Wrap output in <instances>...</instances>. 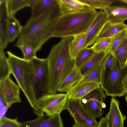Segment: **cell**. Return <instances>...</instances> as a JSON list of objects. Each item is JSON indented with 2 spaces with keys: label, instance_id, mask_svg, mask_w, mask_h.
Listing matches in <instances>:
<instances>
[{
  "label": "cell",
  "instance_id": "cell-11",
  "mask_svg": "<svg viewBox=\"0 0 127 127\" xmlns=\"http://www.w3.org/2000/svg\"><path fill=\"white\" fill-rule=\"evenodd\" d=\"M109 21L107 15L104 11L98 12L86 32L85 47L93 45L98 39L104 27Z\"/></svg>",
  "mask_w": 127,
  "mask_h": 127
},
{
  "label": "cell",
  "instance_id": "cell-3",
  "mask_svg": "<svg viewBox=\"0 0 127 127\" xmlns=\"http://www.w3.org/2000/svg\"><path fill=\"white\" fill-rule=\"evenodd\" d=\"M60 14L58 6L37 17L30 18L23 27L15 46L18 48L27 45L36 51H39L44 44L52 38L53 20Z\"/></svg>",
  "mask_w": 127,
  "mask_h": 127
},
{
  "label": "cell",
  "instance_id": "cell-10",
  "mask_svg": "<svg viewBox=\"0 0 127 127\" xmlns=\"http://www.w3.org/2000/svg\"><path fill=\"white\" fill-rule=\"evenodd\" d=\"M21 89L10 76L0 81V93L4 96L8 109L13 104L22 102L20 96Z\"/></svg>",
  "mask_w": 127,
  "mask_h": 127
},
{
  "label": "cell",
  "instance_id": "cell-8",
  "mask_svg": "<svg viewBox=\"0 0 127 127\" xmlns=\"http://www.w3.org/2000/svg\"><path fill=\"white\" fill-rule=\"evenodd\" d=\"M106 95L100 87L87 94L81 99L84 106L95 118L100 117L106 106L104 101Z\"/></svg>",
  "mask_w": 127,
  "mask_h": 127
},
{
  "label": "cell",
  "instance_id": "cell-39",
  "mask_svg": "<svg viewBox=\"0 0 127 127\" xmlns=\"http://www.w3.org/2000/svg\"><path fill=\"white\" fill-rule=\"evenodd\" d=\"M119 1H121L124 2L125 3L127 4V0H119Z\"/></svg>",
  "mask_w": 127,
  "mask_h": 127
},
{
  "label": "cell",
  "instance_id": "cell-35",
  "mask_svg": "<svg viewBox=\"0 0 127 127\" xmlns=\"http://www.w3.org/2000/svg\"><path fill=\"white\" fill-rule=\"evenodd\" d=\"M0 118L5 117L8 109L4 99V95L0 94Z\"/></svg>",
  "mask_w": 127,
  "mask_h": 127
},
{
  "label": "cell",
  "instance_id": "cell-12",
  "mask_svg": "<svg viewBox=\"0 0 127 127\" xmlns=\"http://www.w3.org/2000/svg\"><path fill=\"white\" fill-rule=\"evenodd\" d=\"M47 117L38 116L34 119L21 123L20 127H64L60 114Z\"/></svg>",
  "mask_w": 127,
  "mask_h": 127
},
{
  "label": "cell",
  "instance_id": "cell-40",
  "mask_svg": "<svg viewBox=\"0 0 127 127\" xmlns=\"http://www.w3.org/2000/svg\"><path fill=\"white\" fill-rule=\"evenodd\" d=\"M126 65L127 66V63H126Z\"/></svg>",
  "mask_w": 127,
  "mask_h": 127
},
{
  "label": "cell",
  "instance_id": "cell-22",
  "mask_svg": "<svg viewBox=\"0 0 127 127\" xmlns=\"http://www.w3.org/2000/svg\"><path fill=\"white\" fill-rule=\"evenodd\" d=\"M58 6L57 0H40L31 8L30 18L37 17Z\"/></svg>",
  "mask_w": 127,
  "mask_h": 127
},
{
  "label": "cell",
  "instance_id": "cell-15",
  "mask_svg": "<svg viewBox=\"0 0 127 127\" xmlns=\"http://www.w3.org/2000/svg\"><path fill=\"white\" fill-rule=\"evenodd\" d=\"M101 87L99 83L91 82L74 86L66 93L69 99H81L93 90Z\"/></svg>",
  "mask_w": 127,
  "mask_h": 127
},
{
  "label": "cell",
  "instance_id": "cell-23",
  "mask_svg": "<svg viewBox=\"0 0 127 127\" xmlns=\"http://www.w3.org/2000/svg\"><path fill=\"white\" fill-rule=\"evenodd\" d=\"M23 27L14 16L8 15L7 31L9 42H13L20 35Z\"/></svg>",
  "mask_w": 127,
  "mask_h": 127
},
{
  "label": "cell",
  "instance_id": "cell-25",
  "mask_svg": "<svg viewBox=\"0 0 127 127\" xmlns=\"http://www.w3.org/2000/svg\"><path fill=\"white\" fill-rule=\"evenodd\" d=\"M86 39V32L73 37L69 46L70 53L72 59L74 60L78 54L85 48Z\"/></svg>",
  "mask_w": 127,
  "mask_h": 127
},
{
  "label": "cell",
  "instance_id": "cell-7",
  "mask_svg": "<svg viewBox=\"0 0 127 127\" xmlns=\"http://www.w3.org/2000/svg\"><path fill=\"white\" fill-rule=\"evenodd\" d=\"M68 99L66 93L47 94L39 99L38 104L46 116L50 117L56 114H60L63 110L66 109Z\"/></svg>",
  "mask_w": 127,
  "mask_h": 127
},
{
  "label": "cell",
  "instance_id": "cell-38",
  "mask_svg": "<svg viewBox=\"0 0 127 127\" xmlns=\"http://www.w3.org/2000/svg\"><path fill=\"white\" fill-rule=\"evenodd\" d=\"M72 127H86L80 125L76 123H75L73 124Z\"/></svg>",
  "mask_w": 127,
  "mask_h": 127
},
{
  "label": "cell",
  "instance_id": "cell-13",
  "mask_svg": "<svg viewBox=\"0 0 127 127\" xmlns=\"http://www.w3.org/2000/svg\"><path fill=\"white\" fill-rule=\"evenodd\" d=\"M105 117L108 120L109 127H124L126 117L120 110L119 101L114 97H111L109 110Z\"/></svg>",
  "mask_w": 127,
  "mask_h": 127
},
{
  "label": "cell",
  "instance_id": "cell-17",
  "mask_svg": "<svg viewBox=\"0 0 127 127\" xmlns=\"http://www.w3.org/2000/svg\"><path fill=\"white\" fill-rule=\"evenodd\" d=\"M108 53V52L96 53L79 69L82 76H85L100 65Z\"/></svg>",
  "mask_w": 127,
  "mask_h": 127
},
{
  "label": "cell",
  "instance_id": "cell-36",
  "mask_svg": "<svg viewBox=\"0 0 127 127\" xmlns=\"http://www.w3.org/2000/svg\"><path fill=\"white\" fill-rule=\"evenodd\" d=\"M96 127H109L108 120L106 117L101 119Z\"/></svg>",
  "mask_w": 127,
  "mask_h": 127
},
{
  "label": "cell",
  "instance_id": "cell-4",
  "mask_svg": "<svg viewBox=\"0 0 127 127\" xmlns=\"http://www.w3.org/2000/svg\"><path fill=\"white\" fill-rule=\"evenodd\" d=\"M98 12L87 7L80 11L60 14L54 21L52 37H73L86 32Z\"/></svg>",
  "mask_w": 127,
  "mask_h": 127
},
{
  "label": "cell",
  "instance_id": "cell-16",
  "mask_svg": "<svg viewBox=\"0 0 127 127\" xmlns=\"http://www.w3.org/2000/svg\"><path fill=\"white\" fill-rule=\"evenodd\" d=\"M60 14L77 12L87 7L80 0H57Z\"/></svg>",
  "mask_w": 127,
  "mask_h": 127
},
{
  "label": "cell",
  "instance_id": "cell-31",
  "mask_svg": "<svg viewBox=\"0 0 127 127\" xmlns=\"http://www.w3.org/2000/svg\"><path fill=\"white\" fill-rule=\"evenodd\" d=\"M127 36V29L122 31L112 37V39L109 47V53H112Z\"/></svg>",
  "mask_w": 127,
  "mask_h": 127
},
{
  "label": "cell",
  "instance_id": "cell-5",
  "mask_svg": "<svg viewBox=\"0 0 127 127\" xmlns=\"http://www.w3.org/2000/svg\"><path fill=\"white\" fill-rule=\"evenodd\" d=\"M127 70V66L122 69L118 61L110 71H103L101 88L108 96L121 97L125 94L122 82Z\"/></svg>",
  "mask_w": 127,
  "mask_h": 127
},
{
  "label": "cell",
  "instance_id": "cell-27",
  "mask_svg": "<svg viewBox=\"0 0 127 127\" xmlns=\"http://www.w3.org/2000/svg\"><path fill=\"white\" fill-rule=\"evenodd\" d=\"M96 53L91 47L85 48L78 54L75 59V67L79 69Z\"/></svg>",
  "mask_w": 127,
  "mask_h": 127
},
{
  "label": "cell",
  "instance_id": "cell-18",
  "mask_svg": "<svg viewBox=\"0 0 127 127\" xmlns=\"http://www.w3.org/2000/svg\"><path fill=\"white\" fill-rule=\"evenodd\" d=\"M106 13L109 21L113 23H124L127 20V8L110 6L103 10Z\"/></svg>",
  "mask_w": 127,
  "mask_h": 127
},
{
  "label": "cell",
  "instance_id": "cell-26",
  "mask_svg": "<svg viewBox=\"0 0 127 127\" xmlns=\"http://www.w3.org/2000/svg\"><path fill=\"white\" fill-rule=\"evenodd\" d=\"M112 53L119 63L121 68H124L127 62V36Z\"/></svg>",
  "mask_w": 127,
  "mask_h": 127
},
{
  "label": "cell",
  "instance_id": "cell-6",
  "mask_svg": "<svg viewBox=\"0 0 127 127\" xmlns=\"http://www.w3.org/2000/svg\"><path fill=\"white\" fill-rule=\"evenodd\" d=\"M66 109L74 119L75 123L86 127H96L98 124L95 117L84 106L81 99H68Z\"/></svg>",
  "mask_w": 127,
  "mask_h": 127
},
{
  "label": "cell",
  "instance_id": "cell-33",
  "mask_svg": "<svg viewBox=\"0 0 127 127\" xmlns=\"http://www.w3.org/2000/svg\"><path fill=\"white\" fill-rule=\"evenodd\" d=\"M17 118L12 119L4 117L0 118V127H20Z\"/></svg>",
  "mask_w": 127,
  "mask_h": 127
},
{
  "label": "cell",
  "instance_id": "cell-9",
  "mask_svg": "<svg viewBox=\"0 0 127 127\" xmlns=\"http://www.w3.org/2000/svg\"><path fill=\"white\" fill-rule=\"evenodd\" d=\"M7 60L11 74L16 80L30 105L32 103L31 99L26 90L22 75L21 59L20 57L9 51H7Z\"/></svg>",
  "mask_w": 127,
  "mask_h": 127
},
{
  "label": "cell",
  "instance_id": "cell-34",
  "mask_svg": "<svg viewBox=\"0 0 127 127\" xmlns=\"http://www.w3.org/2000/svg\"><path fill=\"white\" fill-rule=\"evenodd\" d=\"M117 62V61L113 54L108 53L106 56L103 71L107 72L110 71L115 67Z\"/></svg>",
  "mask_w": 127,
  "mask_h": 127
},
{
  "label": "cell",
  "instance_id": "cell-29",
  "mask_svg": "<svg viewBox=\"0 0 127 127\" xmlns=\"http://www.w3.org/2000/svg\"><path fill=\"white\" fill-rule=\"evenodd\" d=\"M11 74L7 58L4 50L0 49V81L4 80Z\"/></svg>",
  "mask_w": 127,
  "mask_h": 127
},
{
  "label": "cell",
  "instance_id": "cell-32",
  "mask_svg": "<svg viewBox=\"0 0 127 127\" xmlns=\"http://www.w3.org/2000/svg\"><path fill=\"white\" fill-rule=\"evenodd\" d=\"M22 51L24 59L30 60L36 57V51L31 46L24 45L18 47Z\"/></svg>",
  "mask_w": 127,
  "mask_h": 127
},
{
  "label": "cell",
  "instance_id": "cell-20",
  "mask_svg": "<svg viewBox=\"0 0 127 127\" xmlns=\"http://www.w3.org/2000/svg\"><path fill=\"white\" fill-rule=\"evenodd\" d=\"M83 77L79 69L74 67L63 81L58 92L66 93Z\"/></svg>",
  "mask_w": 127,
  "mask_h": 127
},
{
  "label": "cell",
  "instance_id": "cell-28",
  "mask_svg": "<svg viewBox=\"0 0 127 127\" xmlns=\"http://www.w3.org/2000/svg\"><path fill=\"white\" fill-rule=\"evenodd\" d=\"M87 7L95 10H104L110 6L115 1L113 0H80Z\"/></svg>",
  "mask_w": 127,
  "mask_h": 127
},
{
  "label": "cell",
  "instance_id": "cell-19",
  "mask_svg": "<svg viewBox=\"0 0 127 127\" xmlns=\"http://www.w3.org/2000/svg\"><path fill=\"white\" fill-rule=\"evenodd\" d=\"M9 15L14 16L19 10L26 7L32 8L40 0H6Z\"/></svg>",
  "mask_w": 127,
  "mask_h": 127
},
{
  "label": "cell",
  "instance_id": "cell-21",
  "mask_svg": "<svg viewBox=\"0 0 127 127\" xmlns=\"http://www.w3.org/2000/svg\"><path fill=\"white\" fill-rule=\"evenodd\" d=\"M126 29L127 25L124 23H113L108 21L103 28L98 39L112 37Z\"/></svg>",
  "mask_w": 127,
  "mask_h": 127
},
{
  "label": "cell",
  "instance_id": "cell-37",
  "mask_svg": "<svg viewBox=\"0 0 127 127\" xmlns=\"http://www.w3.org/2000/svg\"><path fill=\"white\" fill-rule=\"evenodd\" d=\"M122 84L125 93V100L127 103V70L123 79Z\"/></svg>",
  "mask_w": 127,
  "mask_h": 127
},
{
  "label": "cell",
  "instance_id": "cell-14",
  "mask_svg": "<svg viewBox=\"0 0 127 127\" xmlns=\"http://www.w3.org/2000/svg\"><path fill=\"white\" fill-rule=\"evenodd\" d=\"M8 14L6 0H0V49L4 50L9 42L7 31Z\"/></svg>",
  "mask_w": 127,
  "mask_h": 127
},
{
  "label": "cell",
  "instance_id": "cell-2",
  "mask_svg": "<svg viewBox=\"0 0 127 127\" xmlns=\"http://www.w3.org/2000/svg\"><path fill=\"white\" fill-rule=\"evenodd\" d=\"M72 37L62 38L53 45L46 58L48 79L47 93H56L63 81L75 67L69 46Z\"/></svg>",
  "mask_w": 127,
  "mask_h": 127
},
{
  "label": "cell",
  "instance_id": "cell-1",
  "mask_svg": "<svg viewBox=\"0 0 127 127\" xmlns=\"http://www.w3.org/2000/svg\"><path fill=\"white\" fill-rule=\"evenodd\" d=\"M22 75L25 85L32 101L33 113L37 116L44 113L39 107V99L48 94V72L46 58L37 56L30 60L21 58Z\"/></svg>",
  "mask_w": 127,
  "mask_h": 127
},
{
  "label": "cell",
  "instance_id": "cell-24",
  "mask_svg": "<svg viewBox=\"0 0 127 127\" xmlns=\"http://www.w3.org/2000/svg\"><path fill=\"white\" fill-rule=\"evenodd\" d=\"M106 56L100 65L87 75L83 76L74 85H80L86 83L91 82L97 83L100 84Z\"/></svg>",
  "mask_w": 127,
  "mask_h": 127
},
{
  "label": "cell",
  "instance_id": "cell-30",
  "mask_svg": "<svg viewBox=\"0 0 127 127\" xmlns=\"http://www.w3.org/2000/svg\"><path fill=\"white\" fill-rule=\"evenodd\" d=\"M112 37L98 39L91 46L96 53L108 52Z\"/></svg>",
  "mask_w": 127,
  "mask_h": 127
}]
</instances>
